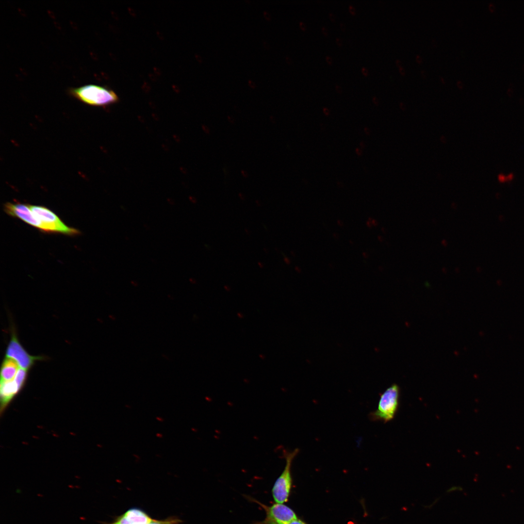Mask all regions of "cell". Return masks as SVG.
<instances>
[{"label": "cell", "instance_id": "obj_1", "mask_svg": "<svg viewBox=\"0 0 524 524\" xmlns=\"http://www.w3.org/2000/svg\"><path fill=\"white\" fill-rule=\"evenodd\" d=\"M69 93L78 100L92 106H106L118 101V97L115 92L95 84L70 88Z\"/></svg>", "mask_w": 524, "mask_h": 524}, {"label": "cell", "instance_id": "obj_2", "mask_svg": "<svg viewBox=\"0 0 524 524\" xmlns=\"http://www.w3.org/2000/svg\"><path fill=\"white\" fill-rule=\"evenodd\" d=\"M400 388L393 384L380 394L376 410L369 415L372 421H381L386 423L393 420L399 405Z\"/></svg>", "mask_w": 524, "mask_h": 524}, {"label": "cell", "instance_id": "obj_3", "mask_svg": "<svg viewBox=\"0 0 524 524\" xmlns=\"http://www.w3.org/2000/svg\"><path fill=\"white\" fill-rule=\"evenodd\" d=\"M299 449L292 451H285V466L280 475L276 480L272 489V494L275 503H282L288 501L292 486L291 467L293 461L297 455Z\"/></svg>", "mask_w": 524, "mask_h": 524}, {"label": "cell", "instance_id": "obj_4", "mask_svg": "<svg viewBox=\"0 0 524 524\" xmlns=\"http://www.w3.org/2000/svg\"><path fill=\"white\" fill-rule=\"evenodd\" d=\"M34 216L43 225L45 232L57 233L75 236L80 233L79 230L66 225L60 218L48 208L38 205H30Z\"/></svg>", "mask_w": 524, "mask_h": 524}, {"label": "cell", "instance_id": "obj_5", "mask_svg": "<svg viewBox=\"0 0 524 524\" xmlns=\"http://www.w3.org/2000/svg\"><path fill=\"white\" fill-rule=\"evenodd\" d=\"M248 500L260 506L265 511V517L261 521H255L252 524H289L297 518L295 511L289 507L282 503L267 506L256 499L246 496Z\"/></svg>", "mask_w": 524, "mask_h": 524}, {"label": "cell", "instance_id": "obj_6", "mask_svg": "<svg viewBox=\"0 0 524 524\" xmlns=\"http://www.w3.org/2000/svg\"><path fill=\"white\" fill-rule=\"evenodd\" d=\"M11 334L6 350V357L13 359L21 368L27 370L32 367L36 361L45 359L42 356L30 355L19 342L14 329H12Z\"/></svg>", "mask_w": 524, "mask_h": 524}, {"label": "cell", "instance_id": "obj_7", "mask_svg": "<svg viewBox=\"0 0 524 524\" xmlns=\"http://www.w3.org/2000/svg\"><path fill=\"white\" fill-rule=\"evenodd\" d=\"M104 524H174V522L170 517L164 520L154 519L144 510L134 507L116 517L112 523Z\"/></svg>", "mask_w": 524, "mask_h": 524}, {"label": "cell", "instance_id": "obj_8", "mask_svg": "<svg viewBox=\"0 0 524 524\" xmlns=\"http://www.w3.org/2000/svg\"><path fill=\"white\" fill-rule=\"evenodd\" d=\"M4 210L7 214L18 218L45 232L43 225L34 216L29 205L18 202H7L4 205Z\"/></svg>", "mask_w": 524, "mask_h": 524}, {"label": "cell", "instance_id": "obj_9", "mask_svg": "<svg viewBox=\"0 0 524 524\" xmlns=\"http://www.w3.org/2000/svg\"><path fill=\"white\" fill-rule=\"evenodd\" d=\"M20 390V389L14 379L7 381L0 382L1 409H4L8 402Z\"/></svg>", "mask_w": 524, "mask_h": 524}, {"label": "cell", "instance_id": "obj_10", "mask_svg": "<svg viewBox=\"0 0 524 524\" xmlns=\"http://www.w3.org/2000/svg\"><path fill=\"white\" fill-rule=\"evenodd\" d=\"M19 365L13 359L5 357L1 364L0 370V382L7 381L14 378Z\"/></svg>", "mask_w": 524, "mask_h": 524}, {"label": "cell", "instance_id": "obj_11", "mask_svg": "<svg viewBox=\"0 0 524 524\" xmlns=\"http://www.w3.org/2000/svg\"><path fill=\"white\" fill-rule=\"evenodd\" d=\"M28 373V370L21 368H19L14 378L20 390L25 384L27 378Z\"/></svg>", "mask_w": 524, "mask_h": 524}, {"label": "cell", "instance_id": "obj_12", "mask_svg": "<svg viewBox=\"0 0 524 524\" xmlns=\"http://www.w3.org/2000/svg\"><path fill=\"white\" fill-rule=\"evenodd\" d=\"M289 524H306L304 522L301 520L300 519H298V518H297V519L293 520V521H292Z\"/></svg>", "mask_w": 524, "mask_h": 524}, {"label": "cell", "instance_id": "obj_13", "mask_svg": "<svg viewBox=\"0 0 524 524\" xmlns=\"http://www.w3.org/2000/svg\"><path fill=\"white\" fill-rule=\"evenodd\" d=\"M349 10L351 13L353 15H355L356 13L355 9L352 5L349 6Z\"/></svg>", "mask_w": 524, "mask_h": 524}, {"label": "cell", "instance_id": "obj_14", "mask_svg": "<svg viewBox=\"0 0 524 524\" xmlns=\"http://www.w3.org/2000/svg\"><path fill=\"white\" fill-rule=\"evenodd\" d=\"M361 72H362V73H363V74H364V75L365 76H367V75H368V71L367 69V68H366V67H362V68H361Z\"/></svg>", "mask_w": 524, "mask_h": 524}, {"label": "cell", "instance_id": "obj_15", "mask_svg": "<svg viewBox=\"0 0 524 524\" xmlns=\"http://www.w3.org/2000/svg\"><path fill=\"white\" fill-rule=\"evenodd\" d=\"M321 29H322V31L323 33L325 35H327L328 34V31L327 28L325 26H322Z\"/></svg>", "mask_w": 524, "mask_h": 524}, {"label": "cell", "instance_id": "obj_16", "mask_svg": "<svg viewBox=\"0 0 524 524\" xmlns=\"http://www.w3.org/2000/svg\"><path fill=\"white\" fill-rule=\"evenodd\" d=\"M457 85L459 88H462L463 86V82L460 80H458L457 82Z\"/></svg>", "mask_w": 524, "mask_h": 524}, {"label": "cell", "instance_id": "obj_17", "mask_svg": "<svg viewBox=\"0 0 524 524\" xmlns=\"http://www.w3.org/2000/svg\"><path fill=\"white\" fill-rule=\"evenodd\" d=\"M416 60L419 63H421L423 61L422 58L419 55H416Z\"/></svg>", "mask_w": 524, "mask_h": 524}, {"label": "cell", "instance_id": "obj_18", "mask_svg": "<svg viewBox=\"0 0 524 524\" xmlns=\"http://www.w3.org/2000/svg\"><path fill=\"white\" fill-rule=\"evenodd\" d=\"M336 41L337 44L339 46H341L342 45V41L341 39L339 37H336Z\"/></svg>", "mask_w": 524, "mask_h": 524}, {"label": "cell", "instance_id": "obj_19", "mask_svg": "<svg viewBox=\"0 0 524 524\" xmlns=\"http://www.w3.org/2000/svg\"><path fill=\"white\" fill-rule=\"evenodd\" d=\"M335 89H336V91H337V92H338L339 93H341V92H342V87H341V86H340V85H338V84H336V85H335Z\"/></svg>", "mask_w": 524, "mask_h": 524}, {"label": "cell", "instance_id": "obj_20", "mask_svg": "<svg viewBox=\"0 0 524 524\" xmlns=\"http://www.w3.org/2000/svg\"><path fill=\"white\" fill-rule=\"evenodd\" d=\"M399 69L400 73L402 75H404L405 74V70L404 68L403 67V66H401L399 67Z\"/></svg>", "mask_w": 524, "mask_h": 524}, {"label": "cell", "instance_id": "obj_21", "mask_svg": "<svg viewBox=\"0 0 524 524\" xmlns=\"http://www.w3.org/2000/svg\"><path fill=\"white\" fill-rule=\"evenodd\" d=\"M329 16L330 18L331 19V20L332 21H334V20H335V15H334V14H333V13H331V12H330V13H329Z\"/></svg>", "mask_w": 524, "mask_h": 524}, {"label": "cell", "instance_id": "obj_22", "mask_svg": "<svg viewBox=\"0 0 524 524\" xmlns=\"http://www.w3.org/2000/svg\"><path fill=\"white\" fill-rule=\"evenodd\" d=\"M299 26L303 30H306V26H305V24L304 23V22H303L302 21H300L299 22Z\"/></svg>", "mask_w": 524, "mask_h": 524}, {"label": "cell", "instance_id": "obj_23", "mask_svg": "<svg viewBox=\"0 0 524 524\" xmlns=\"http://www.w3.org/2000/svg\"><path fill=\"white\" fill-rule=\"evenodd\" d=\"M340 26L341 29L343 31H344L346 30L345 25L344 23L341 22L340 23Z\"/></svg>", "mask_w": 524, "mask_h": 524}, {"label": "cell", "instance_id": "obj_24", "mask_svg": "<svg viewBox=\"0 0 524 524\" xmlns=\"http://www.w3.org/2000/svg\"><path fill=\"white\" fill-rule=\"evenodd\" d=\"M326 59L328 64H331L332 63V60L330 57L327 56H326Z\"/></svg>", "mask_w": 524, "mask_h": 524}, {"label": "cell", "instance_id": "obj_25", "mask_svg": "<svg viewBox=\"0 0 524 524\" xmlns=\"http://www.w3.org/2000/svg\"><path fill=\"white\" fill-rule=\"evenodd\" d=\"M395 63H396V65L398 66V67L402 66V63H401V61L399 60V59H396Z\"/></svg>", "mask_w": 524, "mask_h": 524}, {"label": "cell", "instance_id": "obj_26", "mask_svg": "<svg viewBox=\"0 0 524 524\" xmlns=\"http://www.w3.org/2000/svg\"><path fill=\"white\" fill-rule=\"evenodd\" d=\"M263 13H264V16H265V17L267 19H270L271 18V16H270V14L268 12H266L265 11V12H264Z\"/></svg>", "mask_w": 524, "mask_h": 524}, {"label": "cell", "instance_id": "obj_27", "mask_svg": "<svg viewBox=\"0 0 524 524\" xmlns=\"http://www.w3.org/2000/svg\"><path fill=\"white\" fill-rule=\"evenodd\" d=\"M323 111H324V113H325V114H326V115H328V114H329V110H328V108H324V109H323Z\"/></svg>", "mask_w": 524, "mask_h": 524}, {"label": "cell", "instance_id": "obj_28", "mask_svg": "<svg viewBox=\"0 0 524 524\" xmlns=\"http://www.w3.org/2000/svg\"><path fill=\"white\" fill-rule=\"evenodd\" d=\"M372 99L374 103H375L376 104H377L378 100L376 97H373Z\"/></svg>", "mask_w": 524, "mask_h": 524}, {"label": "cell", "instance_id": "obj_29", "mask_svg": "<svg viewBox=\"0 0 524 524\" xmlns=\"http://www.w3.org/2000/svg\"><path fill=\"white\" fill-rule=\"evenodd\" d=\"M249 85H250V86H251L252 87H254V86H255V83H254V82H252V81H249Z\"/></svg>", "mask_w": 524, "mask_h": 524}, {"label": "cell", "instance_id": "obj_30", "mask_svg": "<svg viewBox=\"0 0 524 524\" xmlns=\"http://www.w3.org/2000/svg\"><path fill=\"white\" fill-rule=\"evenodd\" d=\"M421 73L422 75L423 76V77H426V72H425V70H422L421 71Z\"/></svg>", "mask_w": 524, "mask_h": 524}, {"label": "cell", "instance_id": "obj_31", "mask_svg": "<svg viewBox=\"0 0 524 524\" xmlns=\"http://www.w3.org/2000/svg\"><path fill=\"white\" fill-rule=\"evenodd\" d=\"M286 59L287 60V62H288V63H291V62H292V60H291V59H290V58L289 57H286Z\"/></svg>", "mask_w": 524, "mask_h": 524}, {"label": "cell", "instance_id": "obj_32", "mask_svg": "<svg viewBox=\"0 0 524 524\" xmlns=\"http://www.w3.org/2000/svg\"><path fill=\"white\" fill-rule=\"evenodd\" d=\"M242 174H243V175L244 176H245V177H246V176H247V173H246V171H242Z\"/></svg>", "mask_w": 524, "mask_h": 524}, {"label": "cell", "instance_id": "obj_33", "mask_svg": "<svg viewBox=\"0 0 524 524\" xmlns=\"http://www.w3.org/2000/svg\"><path fill=\"white\" fill-rule=\"evenodd\" d=\"M156 419H157V420L159 421L160 422H162L164 420L163 418H161L160 417H156Z\"/></svg>", "mask_w": 524, "mask_h": 524}, {"label": "cell", "instance_id": "obj_34", "mask_svg": "<svg viewBox=\"0 0 524 524\" xmlns=\"http://www.w3.org/2000/svg\"><path fill=\"white\" fill-rule=\"evenodd\" d=\"M440 80H441V81L442 82H445V80H444V79L443 77H440Z\"/></svg>", "mask_w": 524, "mask_h": 524}, {"label": "cell", "instance_id": "obj_35", "mask_svg": "<svg viewBox=\"0 0 524 524\" xmlns=\"http://www.w3.org/2000/svg\"><path fill=\"white\" fill-rule=\"evenodd\" d=\"M156 436L158 437H160V438H161V437H163V435L160 434V433H158V434H156Z\"/></svg>", "mask_w": 524, "mask_h": 524}]
</instances>
